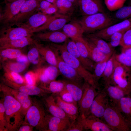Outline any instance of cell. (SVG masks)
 Wrapping results in <instances>:
<instances>
[{
	"label": "cell",
	"mask_w": 131,
	"mask_h": 131,
	"mask_svg": "<svg viewBox=\"0 0 131 131\" xmlns=\"http://www.w3.org/2000/svg\"><path fill=\"white\" fill-rule=\"evenodd\" d=\"M0 91L5 108L7 131H17L25 116L21 104L9 93L0 89Z\"/></svg>",
	"instance_id": "cell-1"
},
{
	"label": "cell",
	"mask_w": 131,
	"mask_h": 131,
	"mask_svg": "<svg viewBox=\"0 0 131 131\" xmlns=\"http://www.w3.org/2000/svg\"><path fill=\"white\" fill-rule=\"evenodd\" d=\"M43 102L36 98L33 99L32 106L25 115V121L40 131H48V124L50 115Z\"/></svg>",
	"instance_id": "cell-2"
},
{
	"label": "cell",
	"mask_w": 131,
	"mask_h": 131,
	"mask_svg": "<svg viewBox=\"0 0 131 131\" xmlns=\"http://www.w3.org/2000/svg\"><path fill=\"white\" fill-rule=\"evenodd\" d=\"M67 41L62 45L52 43L50 45L58 51L63 60L75 70L84 81L87 82L97 89L99 90V85L96 82L93 74L86 69L78 60L67 51L66 48Z\"/></svg>",
	"instance_id": "cell-3"
},
{
	"label": "cell",
	"mask_w": 131,
	"mask_h": 131,
	"mask_svg": "<svg viewBox=\"0 0 131 131\" xmlns=\"http://www.w3.org/2000/svg\"><path fill=\"white\" fill-rule=\"evenodd\" d=\"M116 22L114 18L104 12L83 16L78 22L84 33L89 34L106 28Z\"/></svg>",
	"instance_id": "cell-4"
},
{
	"label": "cell",
	"mask_w": 131,
	"mask_h": 131,
	"mask_svg": "<svg viewBox=\"0 0 131 131\" xmlns=\"http://www.w3.org/2000/svg\"><path fill=\"white\" fill-rule=\"evenodd\" d=\"M113 131H129L131 126L125 117L115 105L109 103L102 119Z\"/></svg>",
	"instance_id": "cell-5"
},
{
	"label": "cell",
	"mask_w": 131,
	"mask_h": 131,
	"mask_svg": "<svg viewBox=\"0 0 131 131\" xmlns=\"http://www.w3.org/2000/svg\"><path fill=\"white\" fill-rule=\"evenodd\" d=\"M34 34L21 24H9L2 25L0 31V39L13 40L32 37Z\"/></svg>",
	"instance_id": "cell-6"
},
{
	"label": "cell",
	"mask_w": 131,
	"mask_h": 131,
	"mask_svg": "<svg viewBox=\"0 0 131 131\" xmlns=\"http://www.w3.org/2000/svg\"><path fill=\"white\" fill-rule=\"evenodd\" d=\"M83 92L80 100L78 102L79 116L85 117L89 114L92 102L99 91L87 82L84 81L83 85Z\"/></svg>",
	"instance_id": "cell-7"
},
{
	"label": "cell",
	"mask_w": 131,
	"mask_h": 131,
	"mask_svg": "<svg viewBox=\"0 0 131 131\" xmlns=\"http://www.w3.org/2000/svg\"><path fill=\"white\" fill-rule=\"evenodd\" d=\"M26 0H17L6 2L0 11V21L2 25L12 23L23 4Z\"/></svg>",
	"instance_id": "cell-8"
},
{
	"label": "cell",
	"mask_w": 131,
	"mask_h": 131,
	"mask_svg": "<svg viewBox=\"0 0 131 131\" xmlns=\"http://www.w3.org/2000/svg\"><path fill=\"white\" fill-rule=\"evenodd\" d=\"M56 55L57 67L60 73L66 80L83 83V79L74 69L67 64L63 59L58 51L51 46Z\"/></svg>",
	"instance_id": "cell-9"
},
{
	"label": "cell",
	"mask_w": 131,
	"mask_h": 131,
	"mask_svg": "<svg viewBox=\"0 0 131 131\" xmlns=\"http://www.w3.org/2000/svg\"><path fill=\"white\" fill-rule=\"evenodd\" d=\"M84 130L92 131H113V130L101 119L89 114L85 117L79 116L77 119Z\"/></svg>",
	"instance_id": "cell-10"
},
{
	"label": "cell",
	"mask_w": 131,
	"mask_h": 131,
	"mask_svg": "<svg viewBox=\"0 0 131 131\" xmlns=\"http://www.w3.org/2000/svg\"><path fill=\"white\" fill-rule=\"evenodd\" d=\"M40 1L38 0H26L12 23L20 24L25 22L32 15L38 11Z\"/></svg>",
	"instance_id": "cell-11"
},
{
	"label": "cell",
	"mask_w": 131,
	"mask_h": 131,
	"mask_svg": "<svg viewBox=\"0 0 131 131\" xmlns=\"http://www.w3.org/2000/svg\"><path fill=\"white\" fill-rule=\"evenodd\" d=\"M131 28V17L124 20L115 24L94 33L88 34L86 37H97L103 40H109L111 35L115 33L123 30H128Z\"/></svg>",
	"instance_id": "cell-12"
},
{
	"label": "cell",
	"mask_w": 131,
	"mask_h": 131,
	"mask_svg": "<svg viewBox=\"0 0 131 131\" xmlns=\"http://www.w3.org/2000/svg\"><path fill=\"white\" fill-rule=\"evenodd\" d=\"M108 97L103 89L99 90L91 105L89 114L102 119L106 108L109 103Z\"/></svg>",
	"instance_id": "cell-13"
},
{
	"label": "cell",
	"mask_w": 131,
	"mask_h": 131,
	"mask_svg": "<svg viewBox=\"0 0 131 131\" xmlns=\"http://www.w3.org/2000/svg\"><path fill=\"white\" fill-rule=\"evenodd\" d=\"M35 40L53 43L65 42L69 37L63 31H41L34 33L33 36Z\"/></svg>",
	"instance_id": "cell-14"
},
{
	"label": "cell",
	"mask_w": 131,
	"mask_h": 131,
	"mask_svg": "<svg viewBox=\"0 0 131 131\" xmlns=\"http://www.w3.org/2000/svg\"><path fill=\"white\" fill-rule=\"evenodd\" d=\"M0 89L9 93L20 103L25 116L28 110L33 104V99L29 95L10 87L1 82L0 84Z\"/></svg>",
	"instance_id": "cell-15"
},
{
	"label": "cell",
	"mask_w": 131,
	"mask_h": 131,
	"mask_svg": "<svg viewBox=\"0 0 131 131\" xmlns=\"http://www.w3.org/2000/svg\"><path fill=\"white\" fill-rule=\"evenodd\" d=\"M69 16L57 13L55 17L42 26L34 30L35 33L46 31H56L62 29L64 26L69 20Z\"/></svg>",
	"instance_id": "cell-16"
},
{
	"label": "cell",
	"mask_w": 131,
	"mask_h": 131,
	"mask_svg": "<svg viewBox=\"0 0 131 131\" xmlns=\"http://www.w3.org/2000/svg\"><path fill=\"white\" fill-rule=\"evenodd\" d=\"M78 4L83 16L105 12L101 0H79Z\"/></svg>",
	"instance_id": "cell-17"
},
{
	"label": "cell",
	"mask_w": 131,
	"mask_h": 131,
	"mask_svg": "<svg viewBox=\"0 0 131 131\" xmlns=\"http://www.w3.org/2000/svg\"><path fill=\"white\" fill-rule=\"evenodd\" d=\"M57 14L56 13L54 15L46 14L38 11L21 24L33 32V30L45 24L56 16Z\"/></svg>",
	"instance_id": "cell-18"
},
{
	"label": "cell",
	"mask_w": 131,
	"mask_h": 131,
	"mask_svg": "<svg viewBox=\"0 0 131 131\" xmlns=\"http://www.w3.org/2000/svg\"><path fill=\"white\" fill-rule=\"evenodd\" d=\"M42 102L47 111L52 115L71 121L69 117L57 103L54 95L52 94L43 97Z\"/></svg>",
	"instance_id": "cell-19"
},
{
	"label": "cell",
	"mask_w": 131,
	"mask_h": 131,
	"mask_svg": "<svg viewBox=\"0 0 131 131\" xmlns=\"http://www.w3.org/2000/svg\"><path fill=\"white\" fill-rule=\"evenodd\" d=\"M67 40L66 48L68 52L78 60L86 69L90 72L93 71L95 63L91 59L84 58L81 55L73 40Z\"/></svg>",
	"instance_id": "cell-20"
},
{
	"label": "cell",
	"mask_w": 131,
	"mask_h": 131,
	"mask_svg": "<svg viewBox=\"0 0 131 131\" xmlns=\"http://www.w3.org/2000/svg\"><path fill=\"white\" fill-rule=\"evenodd\" d=\"M3 70V74L0 78L1 82L13 88L18 86L27 84L25 78L19 73Z\"/></svg>",
	"instance_id": "cell-21"
},
{
	"label": "cell",
	"mask_w": 131,
	"mask_h": 131,
	"mask_svg": "<svg viewBox=\"0 0 131 131\" xmlns=\"http://www.w3.org/2000/svg\"><path fill=\"white\" fill-rule=\"evenodd\" d=\"M35 40L27 37L13 40L0 39V49L6 48L21 49L34 44Z\"/></svg>",
	"instance_id": "cell-22"
},
{
	"label": "cell",
	"mask_w": 131,
	"mask_h": 131,
	"mask_svg": "<svg viewBox=\"0 0 131 131\" xmlns=\"http://www.w3.org/2000/svg\"><path fill=\"white\" fill-rule=\"evenodd\" d=\"M53 95L57 103L69 117L71 122L77 119L79 115L78 105L64 101L58 94Z\"/></svg>",
	"instance_id": "cell-23"
},
{
	"label": "cell",
	"mask_w": 131,
	"mask_h": 131,
	"mask_svg": "<svg viewBox=\"0 0 131 131\" xmlns=\"http://www.w3.org/2000/svg\"><path fill=\"white\" fill-rule=\"evenodd\" d=\"M34 44L45 61L50 65L57 67L56 55L51 46L45 45L35 40Z\"/></svg>",
	"instance_id": "cell-24"
},
{
	"label": "cell",
	"mask_w": 131,
	"mask_h": 131,
	"mask_svg": "<svg viewBox=\"0 0 131 131\" xmlns=\"http://www.w3.org/2000/svg\"><path fill=\"white\" fill-rule=\"evenodd\" d=\"M71 122L50 115L48 124V131H66Z\"/></svg>",
	"instance_id": "cell-25"
},
{
	"label": "cell",
	"mask_w": 131,
	"mask_h": 131,
	"mask_svg": "<svg viewBox=\"0 0 131 131\" xmlns=\"http://www.w3.org/2000/svg\"><path fill=\"white\" fill-rule=\"evenodd\" d=\"M103 89L109 97L112 104L115 105L123 97L126 96L121 89L111 84L105 85Z\"/></svg>",
	"instance_id": "cell-26"
},
{
	"label": "cell",
	"mask_w": 131,
	"mask_h": 131,
	"mask_svg": "<svg viewBox=\"0 0 131 131\" xmlns=\"http://www.w3.org/2000/svg\"><path fill=\"white\" fill-rule=\"evenodd\" d=\"M63 80L65 83V89L71 94L74 100L78 103L82 95L83 83H79L66 79Z\"/></svg>",
	"instance_id": "cell-27"
},
{
	"label": "cell",
	"mask_w": 131,
	"mask_h": 131,
	"mask_svg": "<svg viewBox=\"0 0 131 131\" xmlns=\"http://www.w3.org/2000/svg\"><path fill=\"white\" fill-rule=\"evenodd\" d=\"M63 31L71 39L83 37L84 31L79 22L74 21L66 24L62 28Z\"/></svg>",
	"instance_id": "cell-28"
},
{
	"label": "cell",
	"mask_w": 131,
	"mask_h": 131,
	"mask_svg": "<svg viewBox=\"0 0 131 131\" xmlns=\"http://www.w3.org/2000/svg\"><path fill=\"white\" fill-rule=\"evenodd\" d=\"M31 46L27 56L29 61L38 69L42 67V65L46 61L40 54L34 44Z\"/></svg>",
	"instance_id": "cell-29"
},
{
	"label": "cell",
	"mask_w": 131,
	"mask_h": 131,
	"mask_svg": "<svg viewBox=\"0 0 131 131\" xmlns=\"http://www.w3.org/2000/svg\"><path fill=\"white\" fill-rule=\"evenodd\" d=\"M29 95H36L43 97L48 93L40 87L28 84L17 86L14 88Z\"/></svg>",
	"instance_id": "cell-30"
},
{
	"label": "cell",
	"mask_w": 131,
	"mask_h": 131,
	"mask_svg": "<svg viewBox=\"0 0 131 131\" xmlns=\"http://www.w3.org/2000/svg\"><path fill=\"white\" fill-rule=\"evenodd\" d=\"M3 70L19 73L24 71L28 66V63H23L7 59L0 63Z\"/></svg>",
	"instance_id": "cell-31"
},
{
	"label": "cell",
	"mask_w": 131,
	"mask_h": 131,
	"mask_svg": "<svg viewBox=\"0 0 131 131\" xmlns=\"http://www.w3.org/2000/svg\"><path fill=\"white\" fill-rule=\"evenodd\" d=\"M86 37L106 55H112L115 52L114 48L112 47L109 43L106 42L103 39L97 37Z\"/></svg>",
	"instance_id": "cell-32"
},
{
	"label": "cell",
	"mask_w": 131,
	"mask_h": 131,
	"mask_svg": "<svg viewBox=\"0 0 131 131\" xmlns=\"http://www.w3.org/2000/svg\"><path fill=\"white\" fill-rule=\"evenodd\" d=\"M114 105L125 117H131V96L130 95L123 97Z\"/></svg>",
	"instance_id": "cell-33"
},
{
	"label": "cell",
	"mask_w": 131,
	"mask_h": 131,
	"mask_svg": "<svg viewBox=\"0 0 131 131\" xmlns=\"http://www.w3.org/2000/svg\"><path fill=\"white\" fill-rule=\"evenodd\" d=\"M115 52V51L108 60L102 77L105 85L111 84L112 77L114 68Z\"/></svg>",
	"instance_id": "cell-34"
},
{
	"label": "cell",
	"mask_w": 131,
	"mask_h": 131,
	"mask_svg": "<svg viewBox=\"0 0 131 131\" xmlns=\"http://www.w3.org/2000/svg\"><path fill=\"white\" fill-rule=\"evenodd\" d=\"M23 49H0V62L7 59H14L17 58L24 54L22 50Z\"/></svg>",
	"instance_id": "cell-35"
},
{
	"label": "cell",
	"mask_w": 131,
	"mask_h": 131,
	"mask_svg": "<svg viewBox=\"0 0 131 131\" xmlns=\"http://www.w3.org/2000/svg\"><path fill=\"white\" fill-rule=\"evenodd\" d=\"M85 38L89 47L90 58L91 60L95 63H97L103 60L106 58L108 55L101 52L88 38Z\"/></svg>",
	"instance_id": "cell-36"
},
{
	"label": "cell",
	"mask_w": 131,
	"mask_h": 131,
	"mask_svg": "<svg viewBox=\"0 0 131 131\" xmlns=\"http://www.w3.org/2000/svg\"><path fill=\"white\" fill-rule=\"evenodd\" d=\"M48 93L53 94H59L65 88V82L63 80L50 82L45 86L41 87Z\"/></svg>",
	"instance_id": "cell-37"
},
{
	"label": "cell",
	"mask_w": 131,
	"mask_h": 131,
	"mask_svg": "<svg viewBox=\"0 0 131 131\" xmlns=\"http://www.w3.org/2000/svg\"><path fill=\"white\" fill-rule=\"evenodd\" d=\"M71 39L74 41L78 50L81 55L84 58L91 59L89 47L85 38L82 37Z\"/></svg>",
	"instance_id": "cell-38"
},
{
	"label": "cell",
	"mask_w": 131,
	"mask_h": 131,
	"mask_svg": "<svg viewBox=\"0 0 131 131\" xmlns=\"http://www.w3.org/2000/svg\"><path fill=\"white\" fill-rule=\"evenodd\" d=\"M112 55H108L103 60L95 63L93 74L95 81L98 85V81L102 78L107 62Z\"/></svg>",
	"instance_id": "cell-39"
},
{
	"label": "cell",
	"mask_w": 131,
	"mask_h": 131,
	"mask_svg": "<svg viewBox=\"0 0 131 131\" xmlns=\"http://www.w3.org/2000/svg\"><path fill=\"white\" fill-rule=\"evenodd\" d=\"M114 17L116 20H124L131 17V5L123 6L118 9Z\"/></svg>",
	"instance_id": "cell-40"
},
{
	"label": "cell",
	"mask_w": 131,
	"mask_h": 131,
	"mask_svg": "<svg viewBox=\"0 0 131 131\" xmlns=\"http://www.w3.org/2000/svg\"><path fill=\"white\" fill-rule=\"evenodd\" d=\"M72 4L67 0H57L56 3L59 14L64 15H66L71 9Z\"/></svg>",
	"instance_id": "cell-41"
},
{
	"label": "cell",
	"mask_w": 131,
	"mask_h": 131,
	"mask_svg": "<svg viewBox=\"0 0 131 131\" xmlns=\"http://www.w3.org/2000/svg\"><path fill=\"white\" fill-rule=\"evenodd\" d=\"M44 71L50 82L55 80L60 73L57 67L50 65L44 67Z\"/></svg>",
	"instance_id": "cell-42"
},
{
	"label": "cell",
	"mask_w": 131,
	"mask_h": 131,
	"mask_svg": "<svg viewBox=\"0 0 131 131\" xmlns=\"http://www.w3.org/2000/svg\"><path fill=\"white\" fill-rule=\"evenodd\" d=\"M127 0H104V2L108 9L113 11L117 10L123 7Z\"/></svg>",
	"instance_id": "cell-43"
},
{
	"label": "cell",
	"mask_w": 131,
	"mask_h": 131,
	"mask_svg": "<svg viewBox=\"0 0 131 131\" xmlns=\"http://www.w3.org/2000/svg\"><path fill=\"white\" fill-rule=\"evenodd\" d=\"M128 30H123L115 33L111 36L109 40L110 45L114 48L120 45L124 33Z\"/></svg>",
	"instance_id": "cell-44"
},
{
	"label": "cell",
	"mask_w": 131,
	"mask_h": 131,
	"mask_svg": "<svg viewBox=\"0 0 131 131\" xmlns=\"http://www.w3.org/2000/svg\"><path fill=\"white\" fill-rule=\"evenodd\" d=\"M115 58L117 61L124 66L131 68V56L123 53L118 54L115 53Z\"/></svg>",
	"instance_id": "cell-45"
},
{
	"label": "cell",
	"mask_w": 131,
	"mask_h": 131,
	"mask_svg": "<svg viewBox=\"0 0 131 131\" xmlns=\"http://www.w3.org/2000/svg\"><path fill=\"white\" fill-rule=\"evenodd\" d=\"M0 131H7L5 108L1 99L0 101Z\"/></svg>",
	"instance_id": "cell-46"
},
{
	"label": "cell",
	"mask_w": 131,
	"mask_h": 131,
	"mask_svg": "<svg viewBox=\"0 0 131 131\" xmlns=\"http://www.w3.org/2000/svg\"><path fill=\"white\" fill-rule=\"evenodd\" d=\"M120 45L124 48L131 46V28L127 30L123 34Z\"/></svg>",
	"instance_id": "cell-47"
},
{
	"label": "cell",
	"mask_w": 131,
	"mask_h": 131,
	"mask_svg": "<svg viewBox=\"0 0 131 131\" xmlns=\"http://www.w3.org/2000/svg\"><path fill=\"white\" fill-rule=\"evenodd\" d=\"M58 95L64 101L78 105V103L74 100L71 94L65 88Z\"/></svg>",
	"instance_id": "cell-48"
},
{
	"label": "cell",
	"mask_w": 131,
	"mask_h": 131,
	"mask_svg": "<svg viewBox=\"0 0 131 131\" xmlns=\"http://www.w3.org/2000/svg\"><path fill=\"white\" fill-rule=\"evenodd\" d=\"M24 78L27 84L36 85L37 77L33 73L31 72H28L25 75Z\"/></svg>",
	"instance_id": "cell-49"
},
{
	"label": "cell",
	"mask_w": 131,
	"mask_h": 131,
	"mask_svg": "<svg viewBox=\"0 0 131 131\" xmlns=\"http://www.w3.org/2000/svg\"><path fill=\"white\" fill-rule=\"evenodd\" d=\"M84 130L82 125L77 119L71 122L66 131H82Z\"/></svg>",
	"instance_id": "cell-50"
},
{
	"label": "cell",
	"mask_w": 131,
	"mask_h": 131,
	"mask_svg": "<svg viewBox=\"0 0 131 131\" xmlns=\"http://www.w3.org/2000/svg\"><path fill=\"white\" fill-rule=\"evenodd\" d=\"M56 6V5L45 0H42L40 2L39 8L41 11Z\"/></svg>",
	"instance_id": "cell-51"
},
{
	"label": "cell",
	"mask_w": 131,
	"mask_h": 131,
	"mask_svg": "<svg viewBox=\"0 0 131 131\" xmlns=\"http://www.w3.org/2000/svg\"><path fill=\"white\" fill-rule=\"evenodd\" d=\"M34 127L24 121L22 124L17 130L18 131H32Z\"/></svg>",
	"instance_id": "cell-52"
},
{
	"label": "cell",
	"mask_w": 131,
	"mask_h": 131,
	"mask_svg": "<svg viewBox=\"0 0 131 131\" xmlns=\"http://www.w3.org/2000/svg\"><path fill=\"white\" fill-rule=\"evenodd\" d=\"M58 11V8L56 6L49 8L46 9L41 11V12L46 14L52 15L56 13Z\"/></svg>",
	"instance_id": "cell-53"
},
{
	"label": "cell",
	"mask_w": 131,
	"mask_h": 131,
	"mask_svg": "<svg viewBox=\"0 0 131 131\" xmlns=\"http://www.w3.org/2000/svg\"><path fill=\"white\" fill-rule=\"evenodd\" d=\"M15 59H16V61L19 62L28 63V62H29L27 56H26L24 54Z\"/></svg>",
	"instance_id": "cell-54"
},
{
	"label": "cell",
	"mask_w": 131,
	"mask_h": 131,
	"mask_svg": "<svg viewBox=\"0 0 131 131\" xmlns=\"http://www.w3.org/2000/svg\"><path fill=\"white\" fill-rule=\"evenodd\" d=\"M122 53L131 56V48H122Z\"/></svg>",
	"instance_id": "cell-55"
},
{
	"label": "cell",
	"mask_w": 131,
	"mask_h": 131,
	"mask_svg": "<svg viewBox=\"0 0 131 131\" xmlns=\"http://www.w3.org/2000/svg\"><path fill=\"white\" fill-rule=\"evenodd\" d=\"M56 5L57 1V0H45Z\"/></svg>",
	"instance_id": "cell-56"
},
{
	"label": "cell",
	"mask_w": 131,
	"mask_h": 131,
	"mask_svg": "<svg viewBox=\"0 0 131 131\" xmlns=\"http://www.w3.org/2000/svg\"><path fill=\"white\" fill-rule=\"evenodd\" d=\"M72 2L73 4H78L79 0H67Z\"/></svg>",
	"instance_id": "cell-57"
},
{
	"label": "cell",
	"mask_w": 131,
	"mask_h": 131,
	"mask_svg": "<svg viewBox=\"0 0 131 131\" xmlns=\"http://www.w3.org/2000/svg\"><path fill=\"white\" fill-rule=\"evenodd\" d=\"M126 118L131 126V117H126Z\"/></svg>",
	"instance_id": "cell-58"
},
{
	"label": "cell",
	"mask_w": 131,
	"mask_h": 131,
	"mask_svg": "<svg viewBox=\"0 0 131 131\" xmlns=\"http://www.w3.org/2000/svg\"><path fill=\"white\" fill-rule=\"evenodd\" d=\"M130 77L131 80V68H130Z\"/></svg>",
	"instance_id": "cell-59"
},
{
	"label": "cell",
	"mask_w": 131,
	"mask_h": 131,
	"mask_svg": "<svg viewBox=\"0 0 131 131\" xmlns=\"http://www.w3.org/2000/svg\"><path fill=\"white\" fill-rule=\"evenodd\" d=\"M129 4L130 5H131V0L130 1L129 3Z\"/></svg>",
	"instance_id": "cell-60"
},
{
	"label": "cell",
	"mask_w": 131,
	"mask_h": 131,
	"mask_svg": "<svg viewBox=\"0 0 131 131\" xmlns=\"http://www.w3.org/2000/svg\"><path fill=\"white\" fill-rule=\"evenodd\" d=\"M39 0V1H41V0Z\"/></svg>",
	"instance_id": "cell-61"
},
{
	"label": "cell",
	"mask_w": 131,
	"mask_h": 131,
	"mask_svg": "<svg viewBox=\"0 0 131 131\" xmlns=\"http://www.w3.org/2000/svg\"><path fill=\"white\" fill-rule=\"evenodd\" d=\"M129 48H131V46L130 47H129Z\"/></svg>",
	"instance_id": "cell-62"
}]
</instances>
